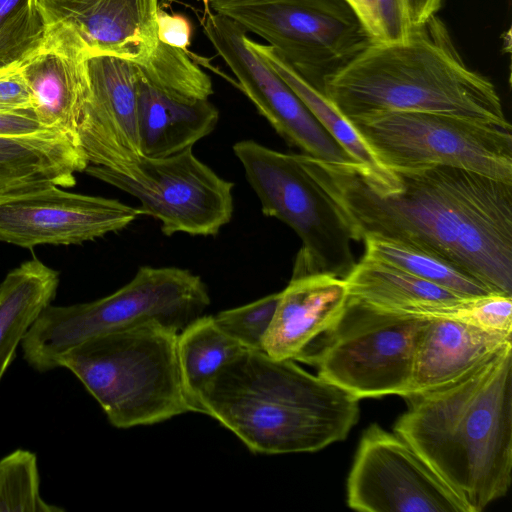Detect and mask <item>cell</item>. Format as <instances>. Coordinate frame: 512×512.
<instances>
[{"label":"cell","mask_w":512,"mask_h":512,"mask_svg":"<svg viewBox=\"0 0 512 512\" xmlns=\"http://www.w3.org/2000/svg\"><path fill=\"white\" fill-rule=\"evenodd\" d=\"M298 157L344 208L357 241L375 234L416 245L512 296V182L439 165L391 169L395 182L378 187L358 165Z\"/></svg>","instance_id":"6da1fadb"},{"label":"cell","mask_w":512,"mask_h":512,"mask_svg":"<svg viewBox=\"0 0 512 512\" xmlns=\"http://www.w3.org/2000/svg\"><path fill=\"white\" fill-rule=\"evenodd\" d=\"M394 432L480 512L512 480V345L458 380L405 398Z\"/></svg>","instance_id":"7a4b0ae2"},{"label":"cell","mask_w":512,"mask_h":512,"mask_svg":"<svg viewBox=\"0 0 512 512\" xmlns=\"http://www.w3.org/2000/svg\"><path fill=\"white\" fill-rule=\"evenodd\" d=\"M200 413L230 430L253 453L316 452L344 440L359 400L293 360L244 350L205 386Z\"/></svg>","instance_id":"3957f363"},{"label":"cell","mask_w":512,"mask_h":512,"mask_svg":"<svg viewBox=\"0 0 512 512\" xmlns=\"http://www.w3.org/2000/svg\"><path fill=\"white\" fill-rule=\"evenodd\" d=\"M323 93L347 120L408 111L511 126L494 84L465 63L437 15L404 41L370 42L324 80Z\"/></svg>","instance_id":"277c9868"},{"label":"cell","mask_w":512,"mask_h":512,"mask_svg":"<svg viewBox=\"0 0 512 512\" xmlns=\"http://www.w3.org/2000/svg\"><path fill=\"white\" fill-rule=\"evenodd\" d=\"M178 332L156 322L90 338L63 354L116 428L153 425L195 412L181 379Z\"/></svg>","instance_id":"5b68a950"},{"label":"cell","mask_w":512,"mask_h":512,"mask_svg":"<svg viewBox=\"0 0 512 512\" xmlns=\"http://www.w3.org/2000/svg\"><path fill=\"white\" fill-rule=\"evenodd\" d=\"M210 305L205 283L187 269L142 266L131 281L98 300L47 306L21 342L36 371L59 368V358L103 334L156 322L178 333Z\"/></svg>","instance_id":"8992f818"},{"label":"cell","mask_w":512,"mask_h":512,"mask_svg":"<svg viewBox=\"0 0 512 512\" xmlns=\"http://www.w3.org/2000/svg\"><path fill=\"white\" fill-rule=\"evenodd\" d=\"M262 213L287 224L302 246L292 277L330 274L345 278L355 266L357 241L344 208L302 164L298 154L282 153L253 140L233 146Z\"/></svg>","instance_id":"52a82bcc"},{"label":"cell","mask_w":512,"mask_h":512,"mask_svg":"<svg viewBox=\"0 0 512 512\" xmlns=\"http://www.w3.org/2000/svg\"><path fill=\"white\" fill-rule=\"evenodd\" d=\"M427 317L379 310L353 299L297 360L358 400L410 392L415 346Z\"/></svg>","instance_id":"ba28073f"},{"label":"cell","mask_w":512,"mask_h":512,"mask_svg":"<svg viewBox=\"0 0 512 512\" xmlns=\"http://www.w3.org/2000/svg\"><path fill=\"white\" fill-rule=\"evenodd\" d=\"M349 122L389 169L452 166L512 182L511 126L408 111L377 112Z\"/></svg>","instance_id":"9c48e42d"},{"label":"cell","mask_w":512,"mask_h":512,"mask_svg":"<svg viewBox=\"0 0 512 512\" xmlns=\"http://www.w3.org/2000/svg\"><path fill=\"white\" fill-rule=\"evenodd\" d=\"M207 7L266 40L322 92L324 80L372 42L344 0H209Z\"/></svg>","instance_id":"30bf717a"},{"label":"cell","mask_w":512,"mask_h":512,"mask_svg":"<svg viewBox=\"0 0 512 512\" xmlns=\"http://www.w3.org/2000/svg\"><path fill=\"white\" fill-rule=\"evenodd\" d=\"M85 172L138 199L140 215L157 219L166 236H215L232 218L234 184L201 162L192 148L162 158L143 156L128 175L97 165Z\"/></svg>","instance_id":"8fae6325"},{"label":"cell","mask_w":512,"mask_h":512,"mask_svg":"<svg viewBox=\"0 0 512 512\" xmlns=\"http://www.w3.org/2000/svg\"><path fill=\"white\" fill-rule=\"evenodd\" d=\"M347 504L362 512H468L407 442L377 423L361 436Z\"/></svg>","instance_id":"7c38bea8"},{"label":"cell","mask_w":512,"mask_h":512,"mask_svg":"<svg viewBox=\"0 0 512 512\" xmlns=\"http://www.w3.org/2000/svg\"><path fill=\"white\" fill-rule=\"evenodd\" d=\"M206 8L204 35L274 130L303 154L328 163L358 165L286 82L247 45V31Z\"/></svg>","instance_id":"4fadbf2b"},{"label":"cell","mask_w":512,"mask_h":512,"mask_svg":"<svg viewBox=\"0 0 512 512\" xmlns=\"http://www.w3.org/2000/svg\"><path fill=\"white\" fill-rule=\"evenodd\" d=\"M138 208L47 185L0 198V241L33 248L103 237L131 224Z\"/></svg>","instance_id":"5bb4252c"},{"label":"cell","mask_w":512,"mask_h":512,"mask_svg":"<svg viewBox=\"0 0 512 512\" xmlns=\"http://www.w3.org/2000/svg\"><path fill=\"white\" fill-rule=\"evenodd\" d=\"M88 74L89 95L75 144L88 165L128 175L143 157L137 130V64L111 55H91Z\"/></svg>","instance_id":"9a60e30c"},{"label":"cell","mask_w":512,"mask_h":512,"mask_svg":"<svg viewBox=\"0 0 512 512\" xmlns=\"http://www.w3.org/2000/svg\"><path fill=\"white\" fill-rule=\"evenodd\" d=\"M89 57V48L74 27L51 21L40 46L19 65L32 93L35 118L74 143L89 95Z\"/></svg>","instance_id":"2e32d148"},{"label":"cell","mask_w":512,"mask_h":512,"mask_svg":"<svg viewBox=\"0 0 512 512\" xmlns=\"http://www.w3.org/2000/svg\"><path fill=\"white\" fill-rule=\"evenodd\" d=\"M45 22L70 24L90 56L105 54L141 62L158 44L159 0H36Z\"/></svg>","instance_id":"e0dca14e"},{"label":"cell","mask_w":512,"mask_h":512,"mask_svg":"<svg viewBox=\"0 0 512 512\" xmlns=\"http://www.w3.org/2000/svg\"><path fill=\"white\" fill-rule=\"evenodd\" d=\"M349 299L343 278L315 274L291 278L263 338V351L297 361L339 319Z\"/></svg>","instance_id":"ac0fdd59"},{"label":"cell","mask_w":512,"mask_h":512,"mask_svg":"<svg viewBox=\"0 0 512 512\" xmlns=\"http://www.w3.org/2000/svg\"><path fill=\"white\" fill-rule=\"evenodd\" d=\"M511 345L512 335L459 320L428 318L415 346L408 396L452 383Z\"/></svg>","instance_id":"d6986e66"},{"label":"cell","mask_w":512,"mask_h":512,"mask_svg":"<svg viewBox=\"0 0 512 512\" xmlns=\"http://www.w3.org/2000/svg\"><path fill=\"white\" fill-rule=\"evenodd\" d=\"M88 166L73 140L59 130L0 137V198L30 189L72 187Z\"/></svg>","instance_id":"ffe728a7"},{"label":"cell","mask_w":512,"mask_h":512,"mask_svg":"<svg viewBox=\"0 0 512 512\" xmlns=\"http://www.w3.org/2000/svg\"><path fill=\"white\" fill-rule=\"evenodd\" d=\"M218 120L219 111L209 99L170 96L139 75L137 130L142 156L162 158L192 148L215 129Z\"/></svg>","instance_id":"44dd1931"},{"label":"cell","mask_w":512,"mask_h":512,"mask_svg":"<svg viewBox=\"0 0 512 512\" xmlns=\"http://www.w3.org/2000/svg\"><path fill=\"white\" fill-rule=\"evenodd\" d=\"M350 299L373 308L420 316L464 297L394 265L363 256L344 278Z\"/></svg>","instance_id":"7402d4cb"},{"label":"cell","mask_w":512,"mask_h":512,"mask_svg":"<svg viewBox=\"0 0 512 512\" xmlns=\"http://www.w3.org/2000/svg\"><path fill=\"white\" fill-rule=\"evenodd\" d=\"M58 284V272L38 259L22 263L0 283V381L24 336L54 299Z\"/></svg>","instance_id":"603a6c76"},{"label":"cell","mask_w":512,"mask_h":512,"mask_svg":"<svg viewBox=\"0 0 512 512\" xmlns=\"http://www.w3.org/2000/svg\"><path fill=\"white\" fill-rule=\"evenodd\" d=\"M245 42L295 92L327 132L359 165L369 183L385 187L395 181L394 172L378 160L349 120L322 91L306 81L269 45L256 42L248 35Z\"/></svg>","instance_id":"cb8c5ba5"},{"label":"cell","mask_w":512,"mask_h":512,"mask_svg":"<svg viewBox=\"0 0 512 512\" xmlns=\"http://www.w3.org/2000/svg\"><path fill=\"white\" fill-rule=\"evenodd\" d=\"M244 350L218 326L212 315L200 316L178 333L181 379L195 412L200 413L199 398L205 386L226 363Z\"/></svg>","instance_id":"d4e9b609"},{"label":"cell","mask_w":512,"mask_h":512,"mask_svg":"<svg viewBox=\"0 0 512 512\" xmlns=\"http://www.w3.org/2000/svg\"><path fill=\"white\" fill-rule=\"evenodd\" d=\"M362 241L364 256L394 265L464 297L494 293L453 263L416 245L375 234L364 235Z\"/></svg>","instance_id":"484cf974"},{"label":"cell","mask_w":512,"mask_h":512,"mask_svg":"<svg viewBox=\"0 0 512 512\" xmlns=\"http://www.w3.org/2000/svg\"><path fill=\"white\" fill-rule=\"evenodd\" d=\"M136 64L143 80L170 96L199 101L208 100L213 94L210 77L190 58L188 51L158 41L153 53Z\"/></svg>","instance_id":"4316f807"},{"label":"cell","mask_w":512,"mask_h":512,"mask_svg":"<svg viewBox=\"0 0 512 512\" xmlns=\"http://www.w3.org/2000/svg\"><path fill=\"white\" fill-rule=\"evenodd\" d=\"M45 31L36 0H0V70L19 66L40 46Z\"/></svg>","instance_id":"83f0119b"},{"label":"cell","mask_w":512,"mask_h":512,"mask_svg":"<svg viewBox=\"0 0 512 512\" xmlns=\"http://www.w3.org/2000/svg\"><path fill=\"white\" fill-rule=\"evenodd\" d=\"M40 494L36 455L17 449L0 459V512H62Z\"/></svg>","instance_id":"f1b7e54d"},{"label":"cell","mask_w":512,"mask_h":512,"mask_svg":"<svg viewBox=\"0 0 512 512\" xmlns=\"http://www.w3.org/2000/svg\"><path fill=\"white\" fill-rule=\"evenodd\" d=\"M280 292L214 315L218 326L247 350L263 351V338L271 324Z\"/></svg>","instance_id":"f546056e"},{"label":"cell","mask_w":512,"mask_h":512,"mask_svg":"<svg viewBox=\"0 0 512 512\" xmlns=\"http://www.w3.org/2000/svg\"><path fill=\"white\" fill-rule=\"evenodd\" d=\"M435 317L459 320L490 332L512 335V296L493 293L463 298L440 307Z\"/></svg>","instance_id":"4dcf8cb0"},{"label":"cell","mask_w":512,"mask_h":512,"mask_svg":"<svg viewBox=\"0 0 512 512\" xmlns=\"http://www.w3.org/2000/svg\"><path fill=\"white\" fill-rule=\"evenodd\" d=\"M0 111L32 112V93L19 66L0 74Z\"/></svg>","instance_id":"1f68e13d"},{"label":"cell","mask_w":512,"mask_h":512,"mask_svg":"<svg viewBox=\"0 0 512 512\" xmlns=\"http://www.w3.org/2000/svg\"><path fill=\"white\" fill-rule=\"evenodd\" d=\"M385 42L406 40L413 29L408 0H379Z\"/></svg>","instance_id":"d6a6232c"},{"label":"cell","mask_w":512,"mask_h":512,"mask_svg":"<svg viewBox=\"0 0 512 512\" xmlns=\"http://www.w3.org/2000/svg\"><path fill=\"white\" fill-rule=\"evenodd\" d=\"M156 23L159 41L188 51L192 37V25L186 16L178 13H169L159 8Z\"/></svg>","instance_id":"836d02e7"},{"label":"cell","mask_w":512,"mask_h":512,"mask_svg":"<svg viewBox=\"0 0 512 512\" xmlns=\"http://www.w3.org/2000/svg\"><path fill=\"white\" fill-rule=\"evenodd\" d=\"M47 130L53 129L42 126L32 112L0 111V137H25Z\"/></svg>","instance_id":"e575fe53"},{"label":"cell","mask_w":512,"mask_h":512,"mask_svg":"<svg viewBox=\"0 0 512 512\" xmlns=\"http://www.w3.org/2000/svg\"><path fill=\"white\" fill-rule=\"evenodd\" d=\"M363 24L372 41H384L379 0H344Z\"/></svg>","instance_id":"d590c367"},{"label":"cell","mask_w":512,"mask_h":512,"mask_svg":"<svg viewBox=\"0 0 512 512\" xmlns=\"http://www.w3.org/2000/svg\"><path fill=\"white\" fill-rule=\"evenodd\" d=\"M443 0H408L410 19L413 27L437 15Z\"/></svg>","instance_id":"8d00e7d4"},{"label":"cell","mask_w":512,"mask_h":512,"mask_svg":"<svg viewBox=\"0 0 512 512\" xmlns=\"http://www.w3.org/2000/svg\"><path fill=\"white\" fill-rule=\"evenodd\" d=\"M13 68H14V67H13ZM5 70H7V69H4V70H0V74H1L2 72H4Z\"/></svg>","instance_id":"74e56055"}]
</instances>
